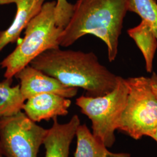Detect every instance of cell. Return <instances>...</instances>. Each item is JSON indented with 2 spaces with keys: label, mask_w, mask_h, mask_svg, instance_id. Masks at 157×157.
Returning a JSON list of instances; mask_svg holds the SVG:
<instances>
[{
  "label": "cell",
  "mask_w": 157,
  "mask_h": 157,
  "mask_svg": "<svg viewBox=\"0 0 157 157\" xmlns=\"http://www.w3.org/2000/svg\"><path fill=\"white\" fill-rule=\"evenodd\" d=\"M132 1L77 0L70 20L58 37L59 45L67 47L85 35H93L104 41L109 61H114Z\"/></svg>",
  "instance_id": "obj_1"
},
{
  "label": "cell",
  "mask_w": 157,
  "mask_h": 157,
  "mask_svg": "<svg viewBox=\"0 0 157 157\" xmlns=\"http://www.w3.org/2000/svg\"><path fill=\"white\" fill-rule=\"evenodd\" d=\"M67 87L82 88L89 97H99L111 91L118 76L99 62L93 52L53 48L41 54L29 64Z\"/></svg>",
  "instance_id": "obj_2"
},
{
  "label": "cell",
  "mask_w": 157,
  "mask_h": 157,
  "mask_svg": "<svg viewBox=\"0 0 157 157\" xmlns=\"http://www.w3.org/2000/svg\"><path fill=\"white\" fill-rule=\"evenodd\" d=\"M56 6L55 1L45 2L27 25L21 42L1 62V67L6 69L5 78H13L43 52L59 48L58 39L63 29L56 25Z\"/></svg>",
  "instance_id": "obj_3"
},
{
  "label": "cell",
  "mask_w": 157,
  "mask_h": 157,
  "mask_svg": "<svg viewBox=\"0 0 157 157\" xmlns=\"http://www.w3.org/2000/svg\"><path fill=\"white\" fill-rule=\"evenodd\" d=\"M128 95L125 78L118 76L115 87L109 93L95 97L82 95L76 100L81 112L91 122L93 135L107 148H111L116 140L115 131Z\"/></svg>",
  "instance_id": "obj_4"
},
{
  "label": "cell",
  "mask_w": 157,
  "mask_h": 157,
  "mask_svg": "<svg viewBox=\"0 0 157 157\" xmlns=\"http://www.w3.org/2000/svg\"><path fill=\"white\" fill-rule=\"evenodd\" d=\"M128 95L117 130L139 140L157 128V99L145 76L125 78Z\"/></svg>",
  "instance_id": "obj_5"
},
{
  "label": "cell",
  "mask_w": 157,
  "mask_h": 157,
  "mask_svg": "<svg viewBox=\"0 0 157 157\" xmlns=\"http://www.w3.org/2000/svg\"><path fill=\"white\" fill-rule=\"evenodd\" d=\"M47 130L22 111L1 118V151L5 157H38Z\"/></svg>",
  "instance_id": "obj_6"
},
{
  "label": "cell",
  "mask_w": 157,
  "mask_h": 157,
  "mask_svg": "<svg viewBox=\"0 0 157 157\" xmlns=\"http://www.w3.org/2000/svg\"><path fill=\"white\" fill-rule=\"evenodd\" d=\"M14 77L19 80L21 91L26 100L44 93L56 94L71 98L76 96L78 92V88L67 87L30 65L17 72Z\"/></svg>",
  "instance_id": "obj_7"
},
{
  "label": "cell",
  "mask_w": 157,
  "mask_h": 157,
  "mask_svg": "<svg viewBox=\"0 0 157 157\" xmlns=\"http://www.w3.org/2000/svg\"><path fill=\"white\" fill-rule=\"evenodd\" d=\"M71 105L69 98L52 93L35 95L26 100L23 110L35 122L66 116Z\"/></svg>",
  "instance_id": "obj_8"
},
{
  "label": "cell",
  "mask_w": 157,
  "mask_h": 157,
  "mask_svg": "<svg viewBox=\"0 0 157 157\" xmlns=\"http://www.w3.org/2000/svg\"><path fill=\"white\" fill-rule=\"evenodd\" d=\"M52 119V125L47 129L43 143L45 157H69L70 147L80 124V119L75 115L65 124H60L57 118Z\"/></svg>",
  "instance_id": "obj_9"
},
{
  "label": "cell",
  "mask_w": 157,
  "mask_h": 157,
  "mask_svg": "<svg viewBox=\"0 0 157 157\" xmlns=\"http://www.w3.org/2000/svg\"><path fill=\"white\" fill-rule=\"evenodd\" d=\"M45 0H0V5L15 4L17 12L8 28L0 32V52L10 43L19 39L30 21L41 11Z\"/></svg>",
  "instance_id": "obj_10"
},
{
  "label": "cell",
  "mask_w": 157,
  "mask_h": 157,
  "mask_svg": "<svg viewBox=\"0 0 157 157\" xmlns=\"http://www.w3.org/2000/svg\"><path fill=\"white\" fill-rule=\"evenodd\" d=\"M76 137L77 144L74 157H131L130 154L127 152L109 151L85 124L79 125Z\"/></svg>",
  "instance_id": "obj_11"
},
{
  "label": "cell",
  "mask_w": 157,
  "mask_h": 157,
  "mask_svg": "<svg viewBox=\"0 0 157 157\" xmlns=\"http://www.w3.org/2000/svg\"><path fill=\"white\" fill-rule=\"evenodd\" d=\"M128 33L135 41L143 56L147 72L152 73L154 59L157 49V38L150 25L142 20L139 25L128 29Z\"/></svg>",
  "instance_id": "obj_12"
},
{
  "label": "cell",
  "mask_w": 157,
  "mask_h": 157,
  "mask_svg": "<svg viewBox=\"0 0 157 157\" xmlns=\"http://www.w3.org/2000/svg\"><path fill=\"white\" fill-rule=\"evenodd\" d=\"M13 78L0 82V119L10 117L23 110L26 99L20 85L12 86Z\"/></svg>",
  "instance_id": "obj_13"
},
{
  "label": "cell",
  "mask_w": 157,
  "mask_h": 157,
  "mask_svg": "<svg viewBox=\"0 0 157 157\" xmlns=\"http://www.w3.org/2000/svg\"><path fill=\"white\" fill-rule=\"evenodd\" d=\"M130 12L148 23L157 38V3L155 0H132Z\"/></svg>",
  "instance_id": "obj_14"
},
{
  "label": "cell",
  "mask_w": 157,
  "mask_h": 157,
  "mask_svg": "<svg viewBox=\"0 0 157 157\" xmlns=\"http://www.w3.org/2000/svg\"><path fill=\"white\" fill-rule=\"evenodd\" d=\"M73 10V4L67 0H56V25L63 29L69 22Z\"/></svg>",
  "instance_id": "obj_15"
},
{
  "label": "cell",
  "mask_w": 157,
  "mask_h": 157,
  "mask_svg": "<svg viewBox=\"0 0 157 157\" xmlns=\"http://www.w3.org/2000/svg\"><path fill=\"white\" fill-rule=\"evenodd\" d=\"M150 84L151 86L152 90L155 95L157 99V74L155 72H152L151 76L150 78Z\"/></svg>",
  "instance_id": "obj_16"
},
{
  "label": "cell",
  "mask_w": 157,
  "mask_h": 157,
  "mask_svg": "<svg viewBox=\"0 0 157 157\" xmlns=\"http://www.w3.org/2000/svg\"><path fill=\"white\" fill-rule=\"evenodd\" d=\"M147 136L150 137L152 138L153 140L155 141L157 143V128L155 129H154V130H152L151 132Z\"/></svg>",
  "instance_id": "obj_17"
},
{
  "label": "cell",
  "mask_w": 157,
  "mask_h": 157,
  "mask_svg": "<svg viewBox=\"0 0 157 157\" xmlns=\"http://www.w3.org/2000/svg\"><path fill=\"white\" fill-rule=\"evenodd\" d=\"M0 157H5L3 155V154H2V152L1 151V150H0Z\"/></svg>",
  "instance_id": "obj_18"
}]
</instances>
